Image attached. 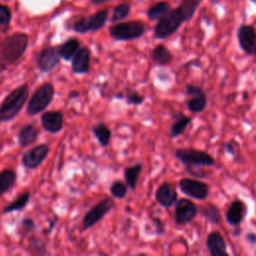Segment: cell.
Wrapping results in <instances>:
<instances>
[{"label":"cell","instance_id":"obj_30","mask_svg":"<svg viewBox=\"0 0 256 256\" xmlns=\"http://www.w3.org/2000/svg\"><path fill=\"white\" fill-rule=\"evenodd\" d=\"M199 3H200V0H182L181 4L179 5V8L181 9L182 13H183L186 21H189L193 18L199 6Z\"/></svg>","mask_w":256,"mask_h":256},{"label":"cell","instance_id":"obj_21","mask_svg":"<svg viewBox=\"0 0 256 256\" xmlns=\"http://www.w3.org/2000/svg\"><path fill=\"white\" fill-rule=\"evenodd\" d=\"M17 180V174L13 169L7 168L0 171V196L11 190Z\"/></svg>","mask_w":256,"mask_h":256},{"label":"cell","instance_id":"obj_5","mask_svg":"<svg viewBox=\"0 0 256 256\" xmlns=\"http://www.w3.org/2000/svg\"><path fill=\"white\" fill-rule=\"evenodd\" d=\"M174 156L182 164L186 166H214L215 159L207 152L194 148H177Z\"/></svg>","mask_w":256,"mask_h":256},{"label":"cell","instance_id":"obj_32","mask_svg":"<svg viewBox=\"0 0 256 256\" xmlns=\"http://www.w3.org/2000/svg\"><path fill=\"white\" fill-rule=\"evenodd\" d=\"M127 188L128 185L126 182H123L121 180H115L113 181L110 187H109V191H110L111 195L116 199H124L127 195Z\"/></svg>","mask_w":256,"mask_h":256},{"label":"cell","instance_id":"obj_8","mask_svg":"<svg viewBox=\"0 0 256 256\" xmlns=\"http://www.w3.org/2000/svg\"><path fill=\"white\" fill-rule=\"evenodd\" d=\"M199 210L194 202L187 198H180L175 203L174 219L178 226L189 224L197 216Z\"/></svg>","mask_w":256,"mask_h":256},{"label":"cell","instance_id":"obj_2","mask_svg":"<svg viewBox=\"0 0 256 256\" xmlns=\"http://www.w3.org/2000/svg\"><path fill=\"white\" fill-rule=\"evenodd\" d=\"M29 43V37L25 33H14L0 45V63L7 67L16 63L25 53Z\"/></svg>","mask_w":256,"mask_h":256},{"label":"cell","instance_id":"obj_6","mask_svg":"<svg viewBox=\"0 0 256 256\" xmlns=\"http://www.w3.org/2000/svg\"><path fill=\"white\" fill-rule=\"evenodd\" d=\"M109 32L115 40L127 41L141 37L145 32V27L140 21H129L111 26Z\"/></svg>","mask_w":256,"mask_h":256},{"label":"cell","instance_id":"obj_27","mask_svg":"<svg viewBox=\"0 0 256 256\" xmlns=\"http://www.w3.org/2000/svg\"><path fill=\"white\" fill-rule=\"evenodd\" d=\"M143 165L142 163H136L132 166H128L124 170V179L128 187L132 190L136 189L137 182L139 179V175L142 172Z\"/></svg>","mask_w":256,"mask_h":256},{"label":"cell","instance_id":"obj_24","mask_svg":"<svg viewBox=\"0 0 256 256\" xmlns=\"http://www.w3.org/2000/svg\"><path fill=\"white\" fill-rule=\"evenodd\" d=\"M92 133L94 134L95 138L98 141V144L101 147H106L109 145L111 140L112 132L105 123L103 122H98L92 127Z\"/></svg>","mask_w":256,"mask_h":256},{"label":"cell","instance_id":"obj_43","mask_svg":"<svg viewBox=\"0 0 256 256\" xmlns=\"http://www.w3.org/2000/svg\"><path fill=\"white\" fill-rule=\"evenodd\" d=\"M92 1H93L94 3H102V2L108 1V0H92Z\"/></svg>","mask_w":256,"mask_h":256},{"label":"cell","instance_id":"obj_16","mask_svg":"<svg viewBox=\"0 0 256 256\" xmlns=\"http://www.w3.org/2000/svg\"><path fill=\"white\" fill-rule=\"evenodd\" d=\"M91 52L89 48H79L77 53L72 58L71 68L75 74H86L90 70Z\"/></svg>","mask_w":256,"mask_h":256},{"label":"cell","instance_id":"obj_33","mask_svg":"<svg viewBox=\"0 0 256 256\" xmlns=\"http://www.w3.org/2000/svg\"><path fill=\"white\" fill-rule=\"evenodd\" d=\"M126 103L128 105H141L144 100H145V96L135 90H131V89H126V92L124 93V98Z\"/></svg>","mask_w":256,"mask_h":256},{"label":"cell","instance_id":"obj_29","mask_svg":"<svg viewBox=\"0 0 256 256\" xmlns=\"http://www.w3.org/2000/svg\"><path fill=\"white\" fill-rule=\"evenodd\" d=\"M28 250L33 255L48 254L46 243L37 236H31L28 239Z\"/></svg>","mask_w":256,"mask_h":256},{"label":"cell","instance_id":"obj_17","mask_svg":"<svg viewBox=\"0 0 256 256\" xmlns=\"http://www.w3.org/2000/svg\"><path fill=\"white\" fill-rule=\"evenodd\" d=\"M206 247L211 256H228L226 242L218 231H213L206 238Z\"/></svg>","mask_w":256,"mask_h":256},{"label":"cell","instance_id":"obj_3","mask_svg":"<svg viewBox=\"0 0 256 256\" xmlns=\"http://www.w3.org/2000/svg\"><path fill=\"white\" fill-rule=\"evenodd\" d=\"M55 88L50 82L41 84L30 96L27 104L26 113L29 116H35L41 112L50 105L54 98Z\"/></svg>","mask_w":256,"mask_h":256},{"label":"cell","instance_id":"obj_19","mask_svg":"<svg viewBox=\"0 0 256 256\" xmlns=\"http://www.w3.org/2000/svg\"><path fill=\"white\" fill-rule=\"evenodd\" d=\"M40 131L34 124H25L23 125L17 133V140L20 147L25 148L28 146L34 144L39 138Z\"/></svg>","mask_w":256,"mask_h":256},{"label":"cell","instance_id":"obj_13","mask_svg":"<svg viewBox=\"0 0 256 256\" xmlns=\"http://www.w3.org/2000/svg\"><path fill=\"white\" fill-rule=\"evenodd\" d=\"M107 11L102 10L96 14L83 18L74 24V30L78 33H86L88 31H96L103 27L107 19Z\"/></svg>","mask_w":256,"mask_h":256},{"label":"cell","instance_id":"obj_18","mask_svg":"<svg viewBox=\"0 0 256 256\" xmlns=\"http://www.w3.org/2000/svg\"><path fill=\"white\" fill-rule=\"evenodd\" d=\"M245 214H246V205L244 204L243 201L236 199L230 204L229 208L225 213L226 221L231 226L237 227L243 221Z\"/></svg>","mask_w":256,"mask_h":256},{"label":"cell","instance_id":"obj_35","mask_svg":"<svg viewBox=\"0 0 256 256\" xmlns=\"http://www.w3.org/2000/svg\"><path fill=\"white\" fill-rule=\"evenodd\" d=\"M20 227L23 233H30L35 229V222L32 218L25 217L20 222Z\"/></svg>","mask_w":256,"mask_h":256},{"label":"cell","instance_id":"obj_9","mask_svg":"<svg viewBox=\"0 0 256 256\" xmlns=\"http://www.w3.org/2000/svg\"><path fill=\"white\" fill-rule=\"evenodd\" d=\"M49 152L50 148L47 144L41 143L36 145L22 155V165L27 169H36L46 160V158L49 155Z\"/></svg>","mask_w":256,"mask_h":256},{"label":"cell","instance_id":"obj_28","mask_svg":"<svg viewBox=\"0 0 256 256\" xmlns=\"http://www.w3.org/2000/svg\"><path fill=\"white\" fill-rule=\"evenodd\" d=\"M31 194L29 191H25L23 192L21 195H19L13 202H11L10 204L6 205L3 210L2 213L3 214H7V213H11V212H15V211H21L23 210L26 205L29 203Z\"/></svg>","mask_w":256,"mask_h":256},{"label":"cell","instance_id":"obj_12","mask_svg":"<svg viewBox=\"0 0 256 256\" xmlns=\"http://www.w3.org/2000/svg\"><path fill=\"white\" fill-rule=\"evenodd\" d=\"M237 40L242 51L248 56H256V31L252 25L243 24L237 30Z\"/></svg>","mask_w":256,"mask_h":256},{"label":"cell","instance_id":"obj_31","mask_svg":"<svg viewBox=\"0 0 256 256\" xmlns=\"http://www.w3.org/2000/svg\"><path fill=\"white\" fill-rule=\"evenodd\" d=\"M170 10V6L167 2L161 1L153 5L147 12L148 18L150 20H159L162 18L168 11Z\"/></svg>","mask_w":256,"mask_h":256},{"label":"cell","instance_id":"obj_10","mask_svg":"<svg viewBox=\"0 0 256 256\" xmlns=\"http://www.w3.org/2000/svg\"><path fill=\"white\" fill-rule=\"evenodd\" d=\"M179 188L189 197L196 200H204L209 195V187L205 182L197 179L182 178L179 181Z\"/></svg>","mask_w":256,"mask_h":256},{"label":"cell","instance_id":"obj_25","mask_svg":"<svg viewBox=\"0 0 256 256\" xmlns=\"http://www.w3.org/2000/svg\"><path fill=\"white\" fill-rule=\"evenodd\" d=\"M79 48H80V42L78 41V39L71 38L59 46V53L63 60L68 61V60H72V58L74 57V55L77 53Z\"/></svg>","mask_w":256,"mask_h":256},{"label":"cell","instance_id":"obj_7","mask_svg":"<svg viewBox=\"0 0 256 256\" xmlns=\"http://www.w3.org/2000/svg\"><path fill=\"white\" fill-rule=\"evenodd\" d=\"M114 207L115 202L111 198H105L95 204L88 212H86L82 219V231H85L96 225Z\"/></svg>","mask_w":256,"mask_h":256},{"label":"cell","instance_id":"obj_39","mask_svg":"<svg viewBox=\"0 0 256 256\" xmlns=\"http://www.w3.org/2000/svg\"><path fill=\"white\" fill-rule=\"evenodd\" d=\"M152 222H153V226L155 228V233L157 235H162L165 232V225L163 223V221L161 220L160 218L158 217H152Z\"/></svg>","mask_w":256,"mask_h":256},{"label":"cell","instance_id":"obj_23","mask_svg":"<svg viewBox=\"0 0 256 256\" xmlns=\"http://www.w3.org/2000/svg\"><path fill=\"white\" fill-rule=\"evenodd\" d=\"M152 60L159 66H167L173 60V55L170 50L163 44L156 45L152 50Z\"/></svg>","mask_w":256,"mask_h":256},{"label":"cell","instance_id":"obj_38","mask_svg":"<svg viewBox=\"0 0 256 256\" xmlns=\"http://www.w3.org/2000/svg\"><path fill=\"white\" fill-rule=\"evenodd\" d=\"M11 20V13L10 10L4 6L0 4V24H7Z\"/></svg>","mask_w":256,"mask_h":256},{"label":"cell","instance_id":"obj_42","mask_svg":"<svg viewBox=\"0 0 256 256\" xmlns=\"http://www.w3.org/2000/svg\"><path fill=\"white\" fill-rule=\"evenodd\" d=\"M79 95H80V93H79L78 91H76V90H72V91L68 94V98H69V99L77 98V97H79Z\"/></svg>","mask_w":256,"mask_h":256},{"label":"cell","instance_id":"obj_20","mask_svg":"<svg viewBox=\"0 0 256 256\" xmlns=\"http://www.w3.org/2000/svg\"><path fill=\"white\" fill-rule=\"evenodd\" d=\"M191 121H192L191 117L182 113H177L173 123L170 126V131H169L170 138H177L181 134H183L186 128L188 127V125L191 123Z\"/></svg>","mask_w":256,"mask_h":256},{"label":"cell","instance_id":"obj_36","mask_svg":"<svg viewBox=\"0 0 256 256\" xmlns=\"http://www.w3.org/2000/svg\"><path fill=\"white\" fill-rule=\"evenodd\" d=\"M225 151L231 155H235L239 151V143L235 139H231L223 144Z\"/></svg>","mask_w":256,"mask_h":256},{"label":"cell","instance_id":"obj_40","mask_svg":"<svg viewBox=\"0 0 256 256\" xmlns=\"http://www.w3.org/2000/svg\"><path fill=\"white\" fill-rule=\"evenodd\" d=\"M58 220H59L58 216H57V215H54V217L51 219L50 222H49V225H48V227H47L46 229H44V230H43V234H44L45 236H48V235H50V234L52 233V231L54 230V228H55V226H56V223L58 222Z\"/></svg>","mask_w":256,"mask_h":256},{"label":"cell","instance_id":"obj_37","mask_svg":"<svg viewBox=\"0 0 256 256\" xmlns=\"http://www.w3.org/2000/svg\"><path fill=\"white\" fill-rule=\"evenodd\" d=\"M202 166H186V172L190 174L191 176L197 177V178H204L206 177V172Z\"/></svg>","mask_w":256,"mask_h":256},{"label":"cell","instance_id":"obj_14","mask_svg":"<svg viewBox=\"0 0 256 256\" xmlns=\"http://www.w3.org/2000/svg\"><path fill=\"white\" fill-rule=\"evenodd\" d=\"M40 120L42 128L52 134L59 133L64 125V115L60 110L45 111L41 115Z\"/></svg>","mask_w":256,"mask_h":256},{"label":"cell","instance_id":"obj_34","mask_svg":"<svg viewBox=\"0 0 256 256\" xmlns=\"http://www.w3.org/2000/svg\"><path fill=\"white\" fill-rule=\"evenodd\" d=\"M128 12H129V7L126 4H120L119 6H117L114 9V12L112 15V21L115 22V21H119V20L125 18L127 16Z\"/></svg>","mask_w":256,"mask_h":256},{"label":"cell","instance_id":"obj_4","mask_svg":"<svg viewBox=\"0 0 256 256\" xmlns=\"http://www.w3.org/2000/svg\"><path fill=\"white\" fill-rule=\"evenodd\" d=\"M186 22L185 17L182 13L179 6L174 9H170L162 18L158 20V23L154 29V36L157 39H165L174 34L182 23Z\"/></svg>","mask_w":256,"mask_h":256},{"label":"cell","instance_id":"obj_22","mask_svg":"<svg viewBox=\"0 0 256 256\" xmlns=\"http://www.w3.org/2000/svg\"><path fill=\"white\" fill-rule=\"evenodd\" d=\"M207 103L208 100H207L206 93L204 92V90H202L190 96L189 100L187 101V109L190 112L194 114H198L205 110L207 107Z\"/></svg>","mask_w":256,"mask_h":256},{"label":"cell","instance_id":"obj_26","mask_svg":"<svg viewBox=\"0 0 256 256\" xmlns=\"http://www.w3.org/2000/svg\"><path fill=\"white\" fill-rule=\"evenodd\" d=\"M200 213L208 222L212 224H219L221 222V212L216 205L212 203H206L202 205L200 207Z\"/></svg>","mask_w":256,"mask_h":256},{"label":"cell","instance_id":"obj_15","mask_svg":"<svg viewBox=\"0 0 256 256\" xmlns=\"http://www.w3.org/2000/svg\"><path fill=\"white\" fill-rule=\"evenodd\" d=\"M177 197L178 194L175 187L168 182H163L155 192V199L157 203L164 208H170L175 205Z\"/></svg>","mask_w":256,"mask_h":256},{"label":"cell","instance_id":"obj_41","mask_svg":"<svg viewBox=\"0 0 256 256\" xmlns=\"http://www.w3.org/2000/svg\"><path fill=\"white\" fill-rule=\"evenodd\" d=\"M246 239H247V241H248L250 244H252V245L256 244V234H255V233H253V232L248 233L247 236H246Z\"/></svg>","mask_w":256,"mask_h":256},{"label":"cell","instance_id":"obj_11","mask_svg":"<svg viewBox=\"0 0 256 256\" xmlns=\"http://www.w3.org/2000/svg\"><path fill=\"white\" fill-rule=\"evenodd\" d=\"M61 56L59 53V46H50L42 49L36 57V66L44 73L54 70L59 62Z\"/></svg>","mask_w":256,"mask_h":256},{"label":"cell","instance_id":"obj_1","mask_svg":"<svg viewBox=\"0 0 256 256\" xmlns=\"http://www.w3.org/2000/svg\"><path fill=\"white\" fill-rule=\"evenodd\" d=\"M30 93L28 84H22L14 88L0 104V121L13 120L26 104Z\"/></svg>","mask_w":256,"mask_h":256}]
</instances>
